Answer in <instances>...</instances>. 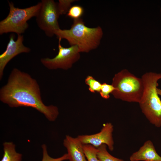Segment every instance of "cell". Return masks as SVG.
<instances>
[{
  "label": "cell",
  "mask_w": 161,
  "mask_h": 161,
  "mask_svg": "<svg viewBox=\"0 0 161 161\" xmlns=\"http://www.w3.org/2000/svg\"><path fill=\"white\" fill-rule=\"evenodd\" d=\"M0 100L11 108H34L50 121H55L59 114L57 106H46L43 103L36 80L29 74L16 68L12 70L7 83L0 89Z\"/></svg>",
  "instance_id": "cell-1"
},
{
  "label": "cell",
  "mask_w": 161,
  "mask_h": 161,
  "mask_svg": "<svg viewBox=\"0 0 161 161\" xmlns=\"http://www.w3.org/2000/svg\"><path fill=\"white\" fill-rule=\"evenodd\" d=\"M55 34L58 39L66 40L71 46H77L80 52L87 53L98 47L103 32L99 26L94 28L87 27L80 18L74 20L70 29L60 28Z\"/></svg>",
  "instance_id": "cell-2"
},
{
  "label": "cell",
  "mask_w": 161,
  "mask_h": 161,
  "mask_svg": "<svg viewBox=\"0 0 161 161\" xmlns=\"http://www.w3.org/2000/svg\"><path fill=\"white\" fill-rule=\"evenodd\" d=\"M144 89L139 103L142 112L151 124L161 128V100L157 89L158 81L161 80V73L150 72L141 77Z\"/></svg>",
  "instance_id": "cell-3"
},
{
  "label": "cell",
  "mask_w": 161,
  "mask_h": 161,
  "mask_svg": "<svg viewBox=\"0 0 161 161\" xmlns=\"http://www.w3.org/2000/svg\"><path fill=\"white\" fill-rule=\"evenodd\" d=\"M112 84L115 89L111 94L115 98L129 102H140L144 89L141 78L124 69L114 75Z\"/></svg>",
  "instance_id": "cell-4"
},
{
  "label": "cell",
  "mask_w": 161,
  "mask_h": 161,
  "mask_svg": "<svg viewBox=\"0 0 161 161\" xmlns=\"http://www.w3.org/2000/svg\"><path fill=\"white\" fill-rule=\"evenodd\" d=\"M8 3L9 12L7 17L0 22V34L9 32L21 34L28 27L27 21L38 15L41 3L24 8L15 7L12 2L8 1Z\"/></svg>",
  "instance_id": "cell-5"
},
{
  "label": "cell",
  "mask_w": 161,
  "mask_h": 161,
  "mask_svg": "<svg viewBox=\"0 0 161 161\" xmlns=\"http://www.w3.org/2000/svg\"><path fill=\"white\" fill-rule=\"evenodd\" d=\"M41 2V7L36 17V23L47 36L52 37L55 35V32L60 28L57 3L53 0H42Z\"/></svg>",
  "instance_id": "cell-6"
},
{
  "label": "cell",
  "mask_w": 161,
  "mask_h": 161,
  "mask_svg": "<svg viewBox=\"0 0 161 161\" xmlns=\"http://www.w3.org/2000/svg\"><path fill=\"white\" fill-rule=\"evenodd\" d=\"M58 52L54 58H42V64L48 69L53 70L62 69L67 70L78 61L80 58V52L77 46H72L68 48L63 47L61 44V39H58Z\"/></svg>",
  "instance_id": "cell-7"
},
{
  "label": "cell",
  "mask_w": 161,
  "mask_h": 161,
  "mask_svg": "<svg viewBox=\"0 0 161 161\" xmlns=\"http://www.w3.org/2000/svg\"><path fill=\"white\" fill-rule=\"evenodd\" d=\"M113 126L110 123L103 125L100 131L92 135H79L77 138L83 144H90L97 148L103 144L106 145L111 151L114 149L112 133Z\"/></svg>",
  "instance_id": "cell-8"
},
{
  "label": "cell",
  "mask_w": 161,
  "mask_h": 161,
  "mask_svg": "<svg viewBox=\"0 0 161 161\" xmlns=\"http://www.w3.org/2000/svg\"><path fill=\"white\" fill-rule=\"evenodd\" d=\"M16 40H15V35L11 34L9 36V40L6 50L0 55V79L3 75L4 68L7 63L13 58L23 53H28L30 49L24 46L23 44L24 36L21 34L17 35Z\"/></svg>",
  "instance_id": "cell-9"
},
{
  "label": "cell",
  "mask_w": 161,
  "mask_h": 161,
  "mask_svg": "<svg viewBox=\"0 0 161 161\" xmlns=\"http://www.w3.org/2000/svg\"><path fill=\"white\" fill-rule=\"evenodd\" d=\"M63 145L67 149L70 161H87L83 144L77 137L66 135L63 141Z\"/></svg>",
  "instance_id": "cell-10"
},
{
  "label": "cell",
  "mask_w": 161,
  "mask_h": 161,
  "mask_svg": "<svg viewBox=\"0 0 161 161\" xmlns=\"http://www.w3.org/2000/svg\"><path fill=\"white\" fill-rule=\"evenodd\" d=\"M130 161H161L152 142L146 141L137 151L130 156Z\"/></svg>",
  "instance_id": "cell-11"
},
{
  "label": "cell",
  "mask_w": 161,
  "mask_h": 161,
  "mask_svg": "<svg viewBox=\"0 0 161 161\" xmlns=\"http://www.w3.org/2000/svg\"><path fill=\"white\" fill-rule=\"evenodd\" d=\"M3 146L4 154L1 161H21L22 155L16 151L12 142H5Z\"/></svg>",
  "instance_id": "cell-12"
},
{
  "label": "cell",
  "mask_w": 161,
  "mask_h": 161,
  "mask_svg": "<svg viewBox=\"0 0 161 161\" xmlns=\"http://www.w3.org/2000/svg\"><path fill=\"white\" fill-rule=\"evenodd\" d=\"M106 147L107 145L103 144L97 148V157L100 161H124L110 154L108 151Z\"/></svg>",
  "instance_id": "cell-13"
},
{
  "label": "cell",
  "mask_w": 161,
  "mask_h": 161,
  "mask_svg": "<svg viewBox=\"0 0 161 161\" xmlns=\"http://www.w3.org/2000/svg\"><path fill=\"white\" fill-rule=\"evenodd\" d=\"M84 153L88 161H100L97 155V148L90 144H83Z\"/></svg>",
  "instance_id": "cell-14"
},
{
  "label": "cell",
  "mask_w": 161,
  "mask_h": 161,
  "mask_svg": "<svg viewBox=\"0 0 161 161\" xmlns=\"http://www.w3.org/2000/svg\"><path fill=\"white\" fill-rule=\"evenodd\" d=\"M85 83L89 86V90L91 92L100 93L102 84L92 76L88 75L85 79Z\"/></svg>",
  "instance_id": "cell-15"
},
{
  "label": "cell",
  "mask_w": 161,
  "mask_h": 161,
  "mask_svg": "<svg viewBox=\"0 0 161 161\" xmlns=\"http://www.w3.org/2000/svg\"><path fill=\"white\" fill-rule=\"evenodd\" d=\"M84 12V9L82 6L74 5L71 7L66 14L68 17L74 20L81 18Z\"/></svg>",
  "instance_id": "cell-16"
},
{
  "label": "cell",
  "mask_w": 161,
  "mask_h": 161,
  "mask_svg": "<svg viewBox=\"0 0 161 161\" xmlns=\"http://www.w3.org/2000/svg\"><path fill=\"white\" fill-rule=\"evenodd\" d=\"M75 0H59L57 7L60 15L67 14L71 7L72 3Z\"/></svg>",
  "instance_id": "cell-17"
},
{
  "label": "cell",
  "mask_w": 161,
  "mask_h": 161,
  "mask_svg": "<svg viewBox=\"0 0 161 161\" xmlns=\"http://www.w3.org/2000/svg\"><path fill=\"white\" fill-rule=\"evenodd\" d=\"M41 147L43 151V158L41 161H63L65 160H69L67 154H66L59 158H53L48 154L47 146L45 144H43L41 145Z\"/></svg>",
  "instance_id": "cell-18"
},
{
  "label": "cell",
  "mask_w": 161,
  "mask_h": 161,
  "mask_svg": "<svg viewBox=\"0 0 161 161\" xmlns=\"http://www.w3.org/2000/svg\"><path fill=\"white\" fill-rule=\"evenodd\" d=\"M114 89V87L112 84L104 83L102 84L99 93L103 98L107 99L109 98L110 94H111Z\"/></svg>",
  "instance_id": "cell-19"
},
{
  "label": "cell",
  "mask_w": 161,
  "mask_h": 161,
  "mask_svg": "<svg viewBox=\"0 0 161 161\" xmlns=\"http://www.w3.org/2000/svg\"><path fill=\"white\" fill-rule=\"evenodd\" d=\"M157 91L158 95L161 96V89L157 88Z\"/></svg>",
  "instance_id": "cell-20"
},
{
  "label": "cell",
  "mask_w": 161,
  "mask_h": 161,
  "mask_svg": "<svg viewBox=\"0 0 161 161\" xmlns=\"http://www.w3.org/2000/svg\"><path fill=\"white\" fill-rule=\"evenodd\" d=\"M160 12H161V8L160 9Z\"/></svg>",
  "instance_id": "cell-21"
}]
</instances>
